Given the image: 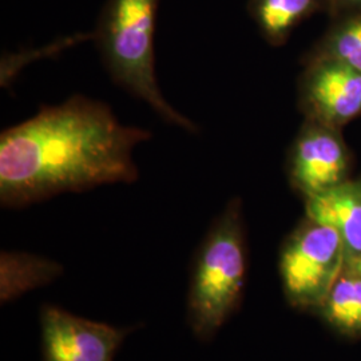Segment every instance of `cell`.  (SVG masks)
<instances>
[{"label":"cell","mask_w":361,"mask_h":361,"mask_svg":"<svg viewBox=\"0 0 361 361\" xmlns=\"http://www.w3.org/2000/svg\"><path fill=\"white\" fill-rule=\"evenodd\" d=\"M149 130L122 125L99 101L74 95L0 135V202L25 207L62 193L138 178L134 149Z\"/></svg>","instance_id":"6da1fadb"},{"label":"cell","mask_w":361,"mask_h":361,"mask_svg":"<svg viewBox=\"0 0 361 361\" xmlns=\"http://www.w3.org/2000/svg\"><path fill=\"white\" fill-rule=\"evenodd\" d=\"M158 0H109L97 31L98 49L113 82L149 104L166 123L198 133L162 95L155 74L154 32Z\"/></svg>","instance_id":"7a4b0ae2"},{"label":"cell","mask_w":361,"mask_h":361,"mask_svg":"<svg viewBox=\"0 0 361 361\" xmlns=\"http://www.w3.org/2000/svg\"><path fill=\"white\" fill-rule=\"evenodd\" d=\"M245 255L240 205L233 201L214 219L194 257L186 308L197 340L210 341L237 308L245 283Z\"/></svg>","instance_id":"3957f363"},{"label":"cell","mask_w":361,"mask_h":361,"mask_svg":"<svg viewBox=\"0 0 361 361\" xmlns=\"http://www.w3.org/2000/svg\"><path fill=\"white\" fill-rule=\"evenodd\" d=\"M44 361H114L130 328L92 322L51 304L39 313Z\"/></svg>","instance_id":"277c9868"},{"label":"cell","mask_w":361,"mask_h":361,"mask_svg":"<svg viewBox=\"0 0 361 361\" xmlns=\"http://www.w3.org/2000/svg\"><path fill=\"white\" fill-rule=\"evenodd\" d=\"M343 249L341 237L329 226L312 222L293 234L280 257L286 296L295 304L312 302L320 296Z\"/></svg>","instance_id":"5b68a950"},{"label":"cell","mask_w":361,"mask_h":361,"mask_svg":"<svg viewBox=\"0 0 361 361\" xmlns=\"http://www.w3.org/2000/svg\"><path fill=\"white\" fill-rule=\"evenodd\" d=\"M310 111L331 125L348 122L361 111V73L334 58L314 66L304 85Z\"/></svg>","instance_id":"8992f818"},{"label":"cell","mask_w":361,"mask_h":361,"mask_svg":"<svg viewBox=\"0 0 361 361\" xmlns=\"http://www.w3.org/2000/svg\"><path fill=\"white\" fill-rule=\"evenodd\" d=\"M347 154L334 134L310 129L300 135L290 157V180L307 197L343 183Z\"/></svg>","instance_id":"52a82bcc"},{"label":"cell","mask_w":361,"mask_h":361,"mask_svg":"<svg viewBox=\"0 0 361 361\" xmlns=\"http://www.w3.org/2000/svg\"><path fill=\"white\" fill-rule=\"evenodd\" d=\"M307 214L310 222L329 226L338 233L344 249L361 255V186L338 183L308 197Z\"/></svg>","instance_id":"ba28073f"},{"label":"cell","mask_w":361,"mask_h":361,"mask_svg":"<svg viewBox=\"0 0 361 361\" xmlns=\"http://www.w3.org/2000/svg\"><path fill=\"white\" fill-rule=\"evenodd\" d=\"M63 267L50 258L25 252H1L0 256V301L1 304L54 283Z\"/></svg>","instance_id":"9c48e42d"},{"label":"cell","mask_w":361,"mask_h":361,"mask_svg":"<svg viewBox=\"0 0 361 361\" xmlns=\"http://www.w3.org/2000/svg\"><path fill=\"white\" fill-rule=\"evenodd\" d=\"M313 0H256L258 25L271 42H280L310 13Z\"/></svg>","instance_id":"30bf717a"},{"label":"cell","mask_w":361,"mask_h":361,"mask_svg":"<svg viewBox=\"0 0 361 361\" xmlns=\"http://www.w3.org/2000/svg\"><path fill=\"white\" fill-rule=\"evenodd\" d=\"M332 324L347 332H361V277L336 283L326 305Z\"/></svg>","instance_id":"8fae6325"},{"label":"cell","mask_w":361,"mask_h":361,"mask_svg":"<svg viewBox=\"0 0 361 361\" xmlns=\"http://www.w3.org/2000/svg\"><path fill=\"white\" fill-rule=\"evenodd\" d=\"M331 58L361 73V18L349 22L331 42Z\"/></svg>","instance_id":"7c38bea8"},{"label":"cell","mask_w":361,"mask_h":361,"mask_svg":"<svg viewBox=\"0 0 361 361\" xmlns=\"http://www.w3.org/2000/svg\"><path fill=\"white\" fill-rule=\"evenodd\" d=\"M355 268H356V269L361 268V255L355 258Z\"/></svg>","instance_id":"4fadbf2b"},{"label":"cell","mask_w":361,"mask_h":361,"mask_svg":"<svg viewBox=\"0 0 361 361\" xmlns=\"http://www.w3.org/2000/svg\"><path fill=\"white\" fill-rule=\"evenodd\" d=\"M347 1H350V3H357V4H361V0H347Z\"/></svg>","instance_id":"5bb4252c"},{"label":"cell","mask_w":361,"mask_h":361,"mask_svg":"<svg viewBox=\"0 0 361 361\" xmlns=\"http://www.w3.org/2000/svg\"><path fill=\"white\" fill-rule=\"evenodd\" d=\"M356 271H357V273H359V276H360V277H361V268H359V269H356Z\"/></svg>","instance_id":"9a60e30c"}]
</instances>
